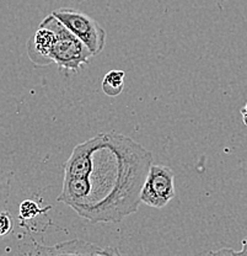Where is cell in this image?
<instances>
[{"label":"cell","instance_id":"cell-9","mask_svg":"<svg viewBox=\"0 0 247 256\" xmlns=\"http://www.w3.org/2000/svg\"><path fill=\"white\" fill-rule=\"evenodd\" d=\"M14 229L12 217L7 210H0V238H4Z\"/></svg>","mask_w":247,"mask_h":256},{"label":"cell","instance_id":"cell-10","mask_svg":"<svg viewBox=\"0 0 247 256\" xmlns=\"http://www.w3.org/2000/svg\"><path fill=\"white\" fill-rule=\"evenodd\" d=\"M212 255H224V254H230V255H236V252L230 249H222V250H218V252H209Z\"/></svg>","mask_w":247,"mask_h":256},{"label":"cell","instance_id":"cell-7","mask_svg":"<svg viewBox=\"0 0 247 256\" xmlns=\"http://www.w3.org/2000/svg\"><path fill=\"white\" fill-rule=\"evenodd\" d=\"M124 76L126 73L121 69H113L108 72L101 82L103 94L107 95L108 98H116L121 95L124 89Z\"/></svg>","mask_w":247,"mask_h":256},{"label":"cell","instance_id":"cell-1","mask_svg":"<svg viewBox=\"0 0 247 256\" xmlns=\"http://www.w3.org/2000/svg\"><path fill=\"white\" fill-rule=\"evenodd\" d=\"M91 162L82 178H64L58 201L91 223L119 222L137 212L153 154L117 132L89 140Z\"/></svg>","mask_w":247,"mask_h":256},{"label":"cell","instance_id":"cell-12","mask_svg":"<svg viewBox=\"0 0 247 256\" xmlns=\"http://www.w3.org/2000/svg\"><path fill=\"white\" fill-rule=\"evenodd\" d=\"M241 114H243L244 124H245L246 126H247V104L245 105V108H244L243 110H241Z\"/></svg>","mask_w":247,"mask_h":256},{"label":"cell","instance_id":"cell-6","mask_svg":"<svg viewBox=\"0 0 247 256\" xmlns=\"http://www.w3.org/2000/svg\"><path fill=\"white\" fill-rule=\"evenodd\" d=\"M43 255H118L119 252L113 248H103L82 240H69L54 246H44L37 252Z\"/></svg>","mask_w":247,"mask_h":256},{"label":"cell","instance_id":"cell-8","mask_svg":"<svg viewBox=\"0 0 247 256\" xmlns=\"http://www.w3.org/2000/svg\"><path fill=\"white\" fill-rule=\"evenodd\" d=\"M43 208L38 206V204L32 201V200H26L22 204H20V218L21 220H33L34 217L39 214V213H43Z\"/></svg>","mask_w":247,"mask_h":256},{"label":"cell","instance_id":"cell-5","mask_svg":"<svg viewBox=\"0 0 247 256\" xmlns=\"http://www.w3.org/2000/svg\"><path fill=\"white\" fill-rule=\"evenodd\" d=\"M55 32L46 26H38L27 41V54L36 66H48L53 63L52 52L54 48Z\"/></svg>","mask_w":247,"mask_h":256},{"label":"cell","instance_id":"cell-2","mask_svg":"<svg viewBox=\"0 0 247 256\" xmlns=\"http://www.w3.org/2000/svg\"><path fill=\"white\" fill-rule=\"evenodd\" d=\"M39 26H46L55 32L54 48L52 52L53 63L60 70H69L78 73L84 64L94 57L91 50L80 41L65 25H63L54 15L50 14L43 18Z\"/></svg>","mask_w":247,"mask_h":256},{"label":"cell","instance_id":"cell-3","mask_svg":"<svg viewBox=\"0 0 247 256\" xmlns=\"http://www.w3.org/2000/svg\"><path fill=\"white\" fill-rule=\"evenodd\" d=\"M52 14L84 42L94 57L105 50L106 31L91 16L71 8H59Z\"/></svg>","mask_w":247,"mask_h":256},{"label":"cell","instance_id":"cell-4","mask_svg":"<svg viewBox=\"0 0 247 256\" xmlns=\"http://www.w3.org/2000/svg\"><path fill=\"white\" fill-rule=\"evenodd\" d=\"M175 174L165 165H151L140 192V202L153 208H164L175 197Z\"/></svg>","mask_w":247,"mask_h":256},{"label":"cell","instance_id":"cell-11","mask_svg":"<svg viewBox=\"0 0 247 256\" xmlns=\"http://www.w3.org/2000/svg\"><path fill=\"white\" fill-rule=\"evenodd\" d=\"M236 255H247V236L243 240V249L240 252H236Z\"/></svg>","mask_w":247,"mask_h":256}]
</instances>
